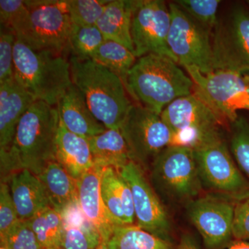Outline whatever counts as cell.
Returning <instances> with one entry per match:
<instances>
[{
  "label": "cell",
  "instance_id": "cell-13",
  "mask_svg": "<svg viewBox=\"0 0 249 249\" xmlns=\"http://www.w3.org/2000/svg\"><path fill=\"white\" fill-rule=\"evenodd\" d=\"M170 24L171 15L165 1L134 0L131 33L136 57L158 54L177 62L168 47Z\"/></svg>",
  "mask_w": 249,
  "mask_h": 249
},
{
  "label": "cell",
  "instance_id": "cell-11",
  "mask_svg": "<svg viewBox=\"0 0 249 249\" xmlns=\"http://www.w3.org/2000/svg\"><path fill=\"white\" fill-rule=\"evenodd\" d=\"M120 130L132 160L142 169H149L157 156L173 142V132L160 116L141 105L132 106Z\"/></svg>",
  "mask_w": 249,
  "mask_h": 249
},
{
  "label": "cell",
  "instance_id": "cell-1",
  "mask_svg": "<svg viewBox=\"0 0 249 249\" xmlns=\"http://www.w3.org/2000/svg\"><path fill=\"white\" fill-rule=\"evenodd\" d=\"M60 117L55 106L34 103L19 121L9 148L1 150V168L11 175L27 170L38 176L56 160Z\"/></svg>",
  "mask_w": 249,
  "mask_h": 249
},
{
  "label": "cell",
  "instance_id": "cell-19",
  "mask_svg": "<svg viewBox=\"0 0 249 249\" xmlns=\"http://www.w3.org/2000/svg\"><path fill=\"white\" fill-rule=\"evenodd\" d=\"M56 107L61 124L80 137L90 138L107 129L93 116L83 93L73 84L60 98Z\"/></svg>",
  "mask_w": 249,
  "mask_h": 249
},
{
  "label": "cell",
  "instance_id": "cell-2",
  "mask_svg": "<svg viewBox=\"0 0 249 249\" xmlns=\"http://www.w3.org/2000/svg\"><path fill=\"white\" fill-rule=\"evenodd\" d=\"M194 87L176 62L152 53L137 58L129 72L126 89L142 107L160 115L175 100L194 92Z\"/></svg>",
  "mask_w": 249,
  "mask_h": 249
},
{
  "label": "cell",
  "instance_id": "cell-4",
  "mask_svg": "<svg viewBox=\"0 0 249 249\" xmlns=\"http://www.w3.org/2000/svg\"><path fill=\"white\" fill-rule=\"evenodd\" d=\"M14 78L33 98L56 106L73 85L70 62L62 55L37 52L16 38Z\"/></svg>",
  "mask_w": 249,
  "mask_h": 249
},
{
  "label": "cell",
  "instance_id": "cell-39",
  "mask_svg": "<svg viewBox=\"0 0 249 249\" xmlns=\"http://www.w3.org/2000/svg\"><path fill=\"white\" fill-rule=\"evenodd\" d=\"M227 249H249V240H234Z\"/></svg>",
  "mask_w": 249,
  "mask_h": 249
},
{
  "label": "cell",
  "instance_id": "cell-9",
  "mask_svg": "<svg viewBox=\"0 0 249 249\" xmlns=\"http://www.w3.org/2000/svg\"><path fill=\"white\" fill-rule=\"evenodd\" d=\"M193 150L203 187L236 201L249 196V181L241 173L223 137Z\"/></svg>",
  "mask_w": 249,
  "mask_h": 249
},
{
  "label": "cell",
  "instance_id": "cell-26",
  "mask_svg": "<svg viewBox=\"0 0 249 249\" xmlns=\"http://www.w3.org/2000/svg\"><path fill=\"white\" fill-rule=\"evenodd\" d=\"M91 60L114 72L127 86V77L137 58L133 52L124 45L105 40L93 53Z\"/></svg>",
  "mask_w": 249,
  "mask_h": 249
},
{
  "label": "cell",
  "instance_id": "cell-34",
  "mask_svg": "<svg viewBox=\"0 0 249 249\" xmlns=\"http://www.w3.org/2000/svg\"><path fill=\"white\" fill-rule=\"evenodd\" d=\"M16 36L14 31L1 27L0 32V83L14 78V46Z\"/></svg>",
  "mask_w": 249,
  "mask_h": 249
},
{
  "label": "cell",
  "instance_id": "cell-42",
  "mask_svg": "<svg viewBox=\"0 0 249 249\" xmlns=\"http://www.w3.org/2000/svg\"><path fill=\"white\" fill-rule=\"evenodd\" d=\"M63 249L62 248H57V249Z\"/></svg>",
  "mask_w": 249,
  "mask_h": 249
},
{
  "label": "cell",
  "instance_id": "cell-7",
  "mask_svg": "<svg viewBox=\"0 0 249 249\" xmlns=\"http://www.w3.org/2000/svg\"><path fill=\"white\" fill-rule=\"evenodd\" d=\"M160 116L173 132L172 145L195 149L223 137V121L196 92L175 100Z\"/></svg>",
  "mask_w": 249,
  "mask_h": 249
},
{
  "label": "cell",
  "instance_id": "cell-35",
  "mask_svg": "<svg viewBox=\"0 0 249 249\" xmlns=\"http://www.w3.org/2000/svg\"><path fill=\"white\" fill-rule=\"evenodd\" d=\"M20 221L10 188L5 181L0 184V237H4Z\"/></svg>",
  "mask_w": 249,
  "mask_h": 249
},
{
  "label": "cell",
  "instance_id": "cell-8",
  "mask_svg": "<svg viewBox=\"0 0 249 249\" xmlns=\"http://www.w3.org/2000/svg\"><path fill=\"white\" fill-rule=\"evenodd\" d=\"M184 69L194 83V92L222 121L231 124L239 117V111H249V76L227 70L203 73L194 67Z\"/></svg>",
  "mask_w": 249,
  "mask_h": 249
},
{
  "label": "cell",
  "instance_id": "cell-22",
  "mask_svg": "<svg viewBox=\"0 0 249 249\" xmlns=\"http://www.w3.org/2000/svg\"><path fill=\"white\" fill-rule=\"evenodd\" d=\"M37 177L45 186L50 206L62 217L78 205L77 181L56 160Z\"/></svg>",
  "mask_w": 249,
  "mask_h": 249
},
{
  "label": "cell",
  "instance_id": "cell-17",
  "mask_svg": "<svg viewBox=\"0 0 249 249\" xmlns=\"http://www.w3.org/2000/svg\"><path fill=\"white\" fill-rule=\"evenodd\" d=\"M36 101L15 78L0 83V150L11 146L19 121Z\"/></svg>",
  "mask_w": 249,
  "mask_h": 249
},
{
  "label": "cell",
  "instance_id": "cell-43",
  "mask_svg": "<svg viewBox=\"0 0 249 249\" xmlns=\"http://www.w3.org/2000/svg\"><path fill=\"white\" fill-rule=\"evenodd\" d=\"M247 4H248L249 8V1H247Z\"/></svg>",
  "mask_w": 249,
  "mask_h": 249
},
{
  "label": "cell",
  "instance_id": "cell-5",
  "mask_svg": "<svg viewBox=\"0 0 249 249\" xmlns=\"http://www.w3.org/2000/svg\"><path fill=\"white\" fill-rule=\"evenodd\" d=\"M149 169L152 188L166 200L189 203L202 190L191 147L170 145L157 156Z\"/></svg>",
  "mask_w": 249,
  "mask_h": 249
},
{
  "label": "cell",
  "instance_id": "cell-36",
  "mask_svg": "<svg viewBox=\"0 0 249 249\" xmlns=\"http://www.w3.org/2000/svg\"><path fill=\"white\" fill-rule=\"evenodd\" d=\"M29 10L24 1L21 0H1L0 1V22L1 27L14 30L26 16Z\"/></svg>",
  "mask_w": 249,
  "mask_h": 249
},
{
  "label": "cell",
  "instance_id": "cell-27",
  "mask_svg": "<svg viewBox=\"0 0 249 249\" xmlns=\"http://www.w3.org/2000/svg\"><path fill=\"white\" fill-rule=\"evenodd\" d=\"M108 245L109 249H174L171 242L137 225L116 227Z\"/></svg>",
  "mask_w": 249,
  "mask_h": 249
},
{
  "label": "cell",
  "instance_id": "cell-15",
  "mask_svg": "<svg viewBox=\"0 0 249 249\" xmlns=\"http://www.w3.org/2000/svg\"><path fill=\"white\" fill-rule=\"evenodd\" d=\"M118 171L132 191L137 227L171 242L169 216L151 183L145 178L142 167L132 160Z\"/></svg>",
  "mask_w": 249,
  "mask_h": 249
},
{
  "label": "cell",
  "instance_id": "cell-20",
  "mask_svg": "<svg viewBox=\"0 0 249 249\" xmlns=\"http://www.w3.org/2000/svg\"><path fill=\"white\" fill-rule=\"evenodd\" d=\"M10 183V191L20 220H29L51 206L45 186L38 177L29 170L13 173Z\"/></svg>",
  "mask_w": 249,
  "mask_h": 249
},
{
  "label": "cell",
  "instance_id": "cell-41",
  "mask_svg": "<svg viewBox=\"0 0 249 249\" xmlns=\"http://www.w3.org/2000/svg\"><path fill=\"white\" fill-rule=\"evenodd\" d=\"M0 249H7L4 248V247H0Z\"/></svg>",
  "mask_w": 249,
  "mask_h": 249
},
{
  "label": "cell",
  "instance_id": "cell-18",
  "mask_svg": "<svg viewBox=\"0 0 249 249\" xmlns=\"http://www.w3.org/2000/svg\"><path fill=\"white\" fill-rule=\"evenodd\" d=\"M101 190L103 202L116 227L134 225L135 213L132 191L117 170L104 168Z\"/></svg>",
  "mask_w": 249,
  "mask_h": 249
},
{
  "label": "cell",
  "instance_id": "cell-33",
  "mask_svg": "<svg viewBox=\"0 0 249 249\" xmlns=\"http://www.w3.org/2000/svg\"><path fill=\"white\" fill-rule=\"evenodd\" d=\"M0 242L1 247L7 249H42L27 221H19L4 237H0Z\"/></svg>",
  "mask_w": 249,
  "mask_h": 249
},
{
  "label": "cell",
  "instance_id": "cell-30",
  "mask_svg": "<svg viewBox=\"0 0 249 249\" xmlns=\"http://www.w3.org/2000/svg\"><path fill=\"white\" fill-rule=\"evenodd\" d=\"M108 2L104 0H70L66 1V11L72 24L94 27Z\"/></svg>",
  "mask_w": 249,
  "mask_h": 249
},
{
  "label": "cell",
  "instance_id": "cell-32",
  "mask_svg": "<svg viewBox=\"0 0 249 249\" xmlns=\"http://www.w3.org/2000/svg\"><path fill=\"white\" fill-rule=\"evenodd\" d=\"M183 11L204 27L214 29L217 24L219 0H178L175 1Z\"/></svg>",
  "mask_w": 249,
  "mask_h": 249
},
{
  "label": "cell",
  "instance_id": "cell-14",
  "mask_svg": "<svg viewBox=\"0 0 249 249\" xmlns=\"http://www.w3.org/2000/svg\"><path fill=\"white\" fill-rule=\"evenodd\" d=\"M237 201L223 195L209 193L188 204V214L207 249H222L233 241L232 226Z\"/></svg>",
  "mask_w": 249,
  "mask_h": 249
},
{
  "label": "cell",
  "instance_id": "cell-23",
  "mask_svg": "<svg viewBox=\"0 0 249 249\" xmlns=\"http://www.w3.org/2000/svg\"><path fill=\"white\" fill-rule=\"evenodd\" d=\"M134 3V0L109 1L96 26L106 40L118 42L134 53L131 33Z\"/></svg>",
  "mask_w": 249,
  "mask_h": 249
},
{
  "label": "cell",
  "instance_id": "cell-37",
  "mask_svg": "<svg viewBox=\"0 0 249 249\" xmlns=\"http://www.w3.org/2000/svg\"><path fill=\"white\" fill-rule=\"evenodd\" d=\"M232 235L235 240H249V196L236 202Z\"/></svg>",
  "mask_w": 249,
  "mask_h": 249
},
{
  "label": "cell",
  "instance_id": "cell-3",
  "mask_svg": "<svg viewBox=\"0 0 249 249\" xmlns=\"http://www.w3.org/2000/svg\"><path fill=\"white\" fill-rule=\"evenodd\" d=\"M70 62L72 83L96 120L106 129H120L134 106L120 77L91 59L71 56Z\"/></svg>",
  "mask_w": 249,
  "mask_h": 249
},
{
  "label": "cell",
  "instance_id": "cell-21",
  "mask_svg": "<svg viewBox=\"0 0 249 249\" xmlns=\"http://www.w3.org/2000/svg\"><path fill=\"white\" fill-rule=\"evenodd\" d=\"M56 160L76 181L94 166L88 139L72 133L60 121L56 140Z\"/></svg>",
  "mask_w": 249,
  "mask_h": 249
},
{
  "label": "cell",
  "instance_id": "cell-25",
  "mask_svg": "<svg viewBox=\"0 0 249 249\" xmlns=\"http://www.w3.org/2000/svg\"><path fill=\"white\" fill-rule=\"evenodd\" d=\"M42 249L61 248L65 222L61 214L52 206L27 221Z\"/></svg>",
  "mask_w": 249,
  "mask_h": 249
},
{
  "label": "cell",
  "instance_id": "cell-24",
  "mask_svg": "<svg viewBox=\"0 0 249 249\" xmlns=\"http://www.w3.org/2000/svg\"><path fill=\"white\" fill-rule=\"evenodd\" d=\"M87 139L94 165L119 170L132 160L128 145L120 129H107L103 133Z\"/></svg>",
  "mask_w": 249,
  "mask_h": 249
},
{
  "label": "cell",
  "instance_id": "cell-10",
  "mask_svg": "<svg viewBox=\"0 0 249 249\" xmlns=\"http://www.w3.org/2000/svg\"><path fill=\"white\" fill-rule=\"evenodd\" d=\"M171 24L168 44L178 65L203 73L214 71L212 31L201 25L175 2L169 3Z\"/></svg>",
  "mask_w": 249,
  "mask_h": 249
},
{
  "label": "cell",
  "instance_id": "cell-12",
  "mask_svg": "<svg viewBox=\"0 0 249 249\" xmlns=\"http://www.w3.org/2000/svg\"><path fill=\"white\" fill-rule=\"evenodd\" d=\"M214 71L249 76V9L237 5L212 30Z\"/></svg>",
  "mask_w": 249,
  "mask_h": 249
},
{
  "label": "cell",
  "instance_id": "cell-31",
  "mask_svg": "<svg viewBox=\"0 0 249 249\" xmlns=\"http://www.w3.org/2000/svg\"><path fill=\"white\" fill-rule=\"evenodd\" d=\"M65 226L62 249H96L102 242L101 235L91 224L86 227L65 223Z\"/></svg>",
  "mask_w": 249,
  "mask_h": 249
},
{
  "label": "cell",
  "instance_id": "cell-40",
  "mask_svg": "<svg viewBox=\"0 0 249 249\" xmlns=\"http://www.w3.org/2000/svg\"><path fill=\"white\" fill-rule=\"evenodd\" d=\"M108 242L107 241H102V242H101V245L98 246L97 248L96 249H109V245H108Z\"/></svg>",
  "mask_w": 249,
  "mask_h": 249
},
{
  "label": "cell",
  "instance_id": "cell-29",
  "mask_svg": "<svg viewBox=\"0 0 249 249\" xmlns=\"http://www.w3.org/2000/svg\"><path fill=\"white\" fill-rule=\"evenodd\" d=\"M231 124V152L241 173L249 181V123L239 116Z\"/></svg>",
  "mask_w": 249,
  "mask_h": 249
},
{
  "label": "cell",
  "instance_id": "cell-6",
  "mask_svg": "<svg viewBox=\"0 0 249 249\" xmlns=\"http://www.w3.org/2000/svg\"><path fill=\"white\" fill-rule=\"evenodd\" d=\"M24 3L29 12L15 28L16 38L37 52L62 55L68 49L72 25L66 1L34 0Z\"/></svg>",
  "mask_w": 249,
  "mask_h": 249
},
{
  "label": "cell",
  "instance_id": "cell-38",
  "mask_svg": "<svg viewBox=\"0 0 249 249\" xmlns=\"http://www.w3.org/2000/svg\"><path fill=\"white\" fill-rule=\"evenodd\" d=\"M175 249H200L197 242L191 235H183Z\"/></svg>",
  "mask_w": 249,
  "mask_h": 249
},
{
  "label": "cell",
  "instance_id": "cell-16",
  "mask_svg": "<svg viewBox=\"0 0 249 249\" xmlns=\"http://www.w3.org/2000/svg\"><path fill=\"white\" fill-rule=\"evenodd\" d=\"M104 168L94 165L77 180L78 204L86 220L109 242L116 225L108 213L101 196V176Z\"/></svg>",
  "mask_w": 249,
  "mask_h": 249
},
{
  "label": "cell",
  "instance_id": "cell-28",
  "mask_svg": "<svg viewBox=\"0 0 249 249\" xmlns=\"http://www.w3.org/2000/svg\"><path fill=\"white\" fill-rule=\"evenodd\" d=\"M105 40L96 26L80 27L72 24L68 49L71 56L80 60H89Z\"/></svg>",
  "mask_w": 249,
  "mask_h": 249
}]
</instances>
